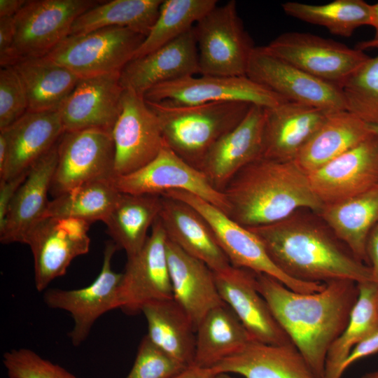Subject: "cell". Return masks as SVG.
Here are the masks:
<instances>
[{
	"label": "cell",
	"instance_id": "6da1fadb",
	"mask_svg": "<svg viewBox=\"0 0 378 378\" xmlns=\"http://www.w3.org/2000/svg\"><path fill=\"white\" fill-rule=\"evenodd\" d=\"M258 289L274 317L317 378H324L326 356L344 330L358 296V284H325L312 293L294 291L265 274H256Z\"/></svg>",
	"mask_w": 378,
	"mask_h": 378
},
{
	"label": "cell",
	"instance_id": "7a4b0ae2",
	"mask_svg": "<svg viewBox=\"0 0 378 378\" xmlns=\"http://www.w3.org/2000/svg\"><path fill=\"white\" fill-rule=\"evenodd\" d=\"M248 229L260 239L276 265L293 279L321 284L374 281L368 264L335 235L296 212L275 223Z\"/></svg>",
	"mask_w": 378,
	"mask_h": 378
},
{
	"label": "cell",
	"instance_id": "3957f363",
	"mask_svg": "<svg viewBox=\"0 0 378 378\" xmlns=\"http://www.w3.org/2000/svg\"><path fill=\"white\" fill-rule=\"evenodd\" d=\"M222 192L227 216L247 228L275 223L300 209L319 213L323 206L294 160L261 157L237 172Z\"/></svg>",
	"mask_w": 378,
	"mask_h": 378
},
{
	"label": "cell",
	"instance_id": "277c9868",
	"mask_svg": "<svg viewBox=\"0 0 378 378\" xmlns=\"http://www.w3.org/2000/svg\"><path fill=\"white\" fill-rule=\"evenodd\" d=\"M146 101L160 122L166 144L198 169L209 150L241 121L251 106L230 102L179 105Z\"/></svg>",
	"mask_w": 378,
	"mask_h": 378
},
{
	"label": "cell",
	"instance_id": "5b68a950",
	"mask_svg": "<svg viewBox=\"0 0 378 378\" xmlns=\"http://www.w3.org/2000/svg\"><path fill=\"white\" fill-rule=\"evenodd\" d=\"M163 196L183 201L201 214L231 265L269 275L298 293H312L323 288L324 284L302 281L286 274L272 261L263 244L253 232L202 198L177 190H170Z\"/></svg>",
	"mask_w": 378,
	"mask_h": 378
},
{
	"label": "cell",
	"instance_id": "8992f818",
	"mask_svg": "<svg viewBox=\"0 0 378 378\" xmlns=\"http://www.w3.org/2000/svg\"><path fill=\"white\" fill-rule=\"evenodd\" d=\"M200 75L246 76L254 47L234 0L216 6L194 26Z\"/></svg>",
	"mask_w": 378,
	"mask_h": 378
},
{
	"label": "cell",
	"instance_id": "52a82bcc",
	"mask_svg": "<svg viewBox=\"0 0 378 378\" xmlns=\"http://www.w3.org/2000/svg\"><path fill=\"white\" fill-rule=\"evenodd\" d=\"M144 38L131 29L108 27L69 35L45 57L80 78L117 73L134 58Z\"/></svg>",
	"mask_w": 378,
	"mask_h": 378
},
{
	"label": "cell",
	"instance_id": "ba28073f",
	"mask_svg": "<svg viewBox=\"0 0 378 378\" xmlns=\"http://www.w3.org/2000/svg\"><path fill=\"white\" fill-rule=\"evenodd\" d=\"M265 51L304 72L340 88L370 57L363 50L309 33H284Z\"/></svg>",
	"mask_w": 378,
	"mask_h": 378
},
{
	"label": "cell",
	"instance_id": "9c48e42d",
	"mask_svg": "<svg viewBox=\"0 0 378 378\" xmlns=\"http://www.w3.org/2000/svg\"><path fill=\"white\" fill-rule=\"evenodd\" d=\"M112 132L97 129L65 132L57 143V161L50 192L57 197L83 183L114 176Z\"/></svg>",
	"mask_w": 378,
	"mask_h": 378
},
{
	"label": "cell",
	"instance_id": "30bf717a",
	"mask_svg": "<svg viewBox=\"0 0 378 378\" xmlns=\"http://www.w3.org/2000/svg\"><path fill=\"white\" fill-rule=\"evenodd\" d=\"M102 1H27L13 17L15 50L20 61L43 57L70 35L74 21Z\"/></svg>",
	"mask_w": 378,
	"mask_h": 378
},
{
	"label": "cell",
	"instance_id": "8fae6325",
	"mask_svg": "<svg viewBox=\"0 0 378 378\" xmlns=\"http://www.w3.org/2000/svg\"><path fill=\"white\" fill-rule=\"evenodd\" d=\"M167 239L158 217L142 248L127 258L117 295L118 307L125 314L135 315L148 303L173 299Z\"/></svg>",
	"mask_w": 378,
	"mask_h": 378
},
{
	"label": "cell",
	"instance_id": "7c38bea8",
	"mask_svg": "<svg viewBox=\"0 0 378 378\" xmlns=\"http://www.w3.org/2000/svg\"><path fill=\"white\" fill-rule=\"evenodd\" d=\"M114 176L131 174L151 162L166 143L160 122L144 96L124 89L112 130Z\"/></svg>",
	"mask_w": 378,
	"mask_h": 378
},
{
	"label": "cell",
	"instance_id": "4fadbf2b",
	"mask_svg": "<svg viewBox=\"0 0 378 378\" xmlns=\"http://www.w3.org/2000/svg\"><path fill=\"white\" fill-rule=\"evenodd\" d=\"M116 189L122 193L162 196L170 190H183L197 195L226 214L229 206L223 192L205 175L191 166L167 144L142 168L127 175L113 176Z\"/></svg>",
	"mask_w": 378,
	"mask_h": 378
},
{
	"label": "cell",
	"instance_id": "5bb4252c",
	"mask_svg": "<svg viewBox=\"0 0 378 378\" xmlns=\"http://www.w3.org/2000/svg\"><path fill=\"white\" fill-rule=\"evenodd\" d=\"M90 225L78 218L46 217L27 233L23 244L29 246L33 255L38 292L64 276L74 259L88 253Z\"/></svg>",
	"mask_w": 378,
	"mask_h": 378
},
{
	"label": "cell",
	"instance_id": "9a60e30c",
	"mask_svg": "<svg viewBox=\"0 0 378 378\" xmlns=\"http://www.w3.org/2000/svg\"><path fill=\"white\" fill-rule=\"evenodd\" d=\"M144 97L147 101L179 105L230 102L264 108L287 101L247 76H190L157 85L148 90Z\"/></svg>",
	"mask_w": 378,
	"mask_h": 378
},
{
	"label": "cell",
	"instance_id": "2e32d148",
	"mask_svg": "<svg viewBox=\"0 0 378 378\" xmlns=\"http://www.w3.org/2000/svg\"><path fill=\"white\" fill-rule=\"evenodd\" d=\"M246 76L287 101L328 113L346 110L340 88L270 54L262 46L252 50Z\"/></svg>",
	"mask_w": 378,
	"mask_h": 378
},
{
	"label": "cell",
	"instance_id": "e0dca14e",
	"mask_svg": "<svg viewBox=\"0 0 378 378\" xmlns=\"http://www.w3.org/2000/svg\"><path fill=\"white\" fill-rule=\"evenodd\" d=\"M119 248L108 241L104 249L101 271L90 285L79 289H46L43 301L52 309L69 313L74 321L69 337L74 346L88 337L95 321L104 314L118 309L117 295L122 273L112 270L113 256Z\"/></svg>",
	"mask_w": 378,
	"mask_h": 378
},
{
	"label": "cell",
	"instance_id": "ac0fdd59",
	"mask_svg": "<svg viewBox=\"0 0 378 378\" xmlns=\"http://www.w3.org/2000/svg\"><path fill=\"white\" fill-rule=\"evenodd\" d=\"M323 206L359 195L378 184V135L363 141L307 174Z\"/></svg>",
	"mask_w": 378,
	"mask_h": 378
},
{
	"label": "cell",
	"instance_id": "d6986e66",
	"mask_svg": "<svg viewBox=\"0 0 378 378\" xmlns=\"http://www.w3.org/2000/svg\"><path fill=\"white\" fill-rule=\"evenodd\" d=\"M214 272L222 300L253 340L268 344L292 343L259 292L255 272L232 265Z\"/></svg>",
	"mask_w": 378,
	"mask_h": 378
},
{
	"label": "cell",
	"instance_id": "ffe728a7",
	"mask_svg": "<svg viewBox=\"0 0 378 378\" xmlns=\"http://www.w3.org/2000/svg\"><path fill=\"white\" fill-rule=\"evenodd\" d=\"M265 108L251 105L241 121L209 150L199 169L222 192L241 169L262 157Z\"/></svg>",
	"mask_w": 378,
	"mask_h": 378
},
{
	"label": "cell",
	"instance_id": "44dd1931",
	"mask_svg": "<svg viewBox=\"0 0 378 378\" xmlns=\"http://www.w3.org/2000/svg\"><path fill=\"white\" fill-rule=\"evenodd\" d=\"M120 74L80 78L58 111L64 132L91 128L112 132L124 90Z\"/></svg>",
	"mask_w": 378,
	"mask_h": 378
},
{
	"label": "cell",
	"instance_id": "7402d4cb",
	"mask_svg": "<svg viewBox=\"0 0 378 378\" xmlns=\"http://www.w3.org/2000/svg\"><path fill=\"white\" fill-rule=\"evenodd\" d=\"M200 74L198 52L193 28L170 43L138 58L120 71L124 89L142 96L151 88Z\"/></svg>",
	"mask_w": 378,
	"mask_h": 378
},
{
	"label": "cell",
	"instance_id": "603a6c76",
	"mask_svg": "<svg viewBox=\"0 0 378 378\" xmlns=\"http://www.w3.org/2000/svg\"><path fill=\"white\" fill-rule=\"evenodd\" d=\"M328 112L286 101L265 108L262 157L291 161L324 122Z\"/></svg>",
	"mask_w": 378,
	"mask_h": 378
},
{
	"label": "cell",
	"instance_id": "cb8c5ba5",
	"mask_svg": "<svg viewBox=\"0 0 378 378\" xmlns=\"http://www.w3.org/2000/svg\"><path fill=\"white\" fill-rule=\"evenodd\" d=\"M166 251L173 299L188 315L196 332L209 311L225 304L219 295L214 272L168 238Z\"/></svg>",
	"mask_w": 378,
	"mask_h": 378
},
{
	"label": "cell",
	"instance_id": "d4e9b609",
	"mask_svg": "<svg viewBox=\"0 0 378 378\" xmlns=\"http://www.w3.org/2000/svg\"><path fill=\"white\" fill-rule=\"evenodd\" d=\"M57 143L31 167L16 192L0 227L2 244H23L27 233L44 218L57 165Z\"/></svg>",
	"mask_w": 378,
	"mask_h": 378
},
{
	"label": "cell",
	"instance_id": "484cf974",
	"mask_svg": "<svg viewBox=\"0 0 378 378\" xmlns=\"http://www.w3.org/2000/svg\"><path fill=\"white\" fill-rule=\"evenodd\" d=\"M213 375L244 378H317L293 343L268 344L252 340L209 368Z\"/></svg>",
	"mask_w": 378,
	"mask_h": 378
},
{
	"label": "cell",
	"instance_id": "4316f807",
	"mask_svg": "<svg viewBox=\"0 0 378 378\" xmlns=\"http://www.w3.org/2000/svg\"><path fill=\"white\" fill-rule=\"evenodd\" d=\"M159 219L168 239L186 253L204 262L214 272L231 265L210 225L192 206L162 196Z\"/></svg>",
	"mask_w": 378,
	"mask_h": 378
},
{
	"label": "cell",
	"instance_id": "83f0119b",
	"mask_svg": "<svg viewBox=\"0 0 378 378\" xmlns=\"http://www.w3.org/2000/svg\"><path fill=\"white\" fill-rule=\"evenodd\" d=\"M8 130L10 147L0 180L29 172L64 133L59 111H27Z\"/></svg>",
	"mask_w": 378,
	"mask_h": 378
},
{
	"label": "cell",
	"instance_id": "f1b7e54d",
	"mask_svg": "<svg viewBox=\"0 0 378 378\" xmlns=\"http://www.w3.org/2000/svg\"><path fill=\"white\" fill-rule=\"evenodd\" d=\"M372 133L368 124L346 110L330 113L294 161L308 174L350 150Z\"/></svg>",
	"mask_w": 378,
	"mask_h": 378
},
{
	"label": "cell",
	"instance_id": "f546056e",
	"mask_svg": "<svg viewBox=\"0 0 378 378\" xmlns=\"http://www.w3.org/2000/svg\"><path fill=\"white\" fill-rule=\"evenodd\" d=\"M318 214L335 237L368 264L366 241L378 222V184L349 199L324 205Z\"/></svg>",
	"mask_w": 378,
	"mask_h": 378
},
{
	"label": "cell",
	"instance_id": "4dcf8cb0",
	"mask_svg": "<svg viewBox=\"0 0 378 378\" xmlns=\"http://www.w3.org/2000/svg\"><path fill=\"white\" fill-rule=\"evenodd\" d=\"M148 326L147 337L164 353L186 366L193 365L195 329L174 299L146 304L142 309Z\"/></svg>",
	"mask_w": 378,
	"mask_h": 378
},
{
	"label": "cell",
	"instance_id": "1f68e13d",
	"mask_svg": "<svg viewBox=\"0 0 378 378\" xmlns=\"http://www.w3.org/2000/svg\"><path fill=\"white\" fill-rule=\"evenodd\" d=\"M13 66L25 89L31 112L59 111L80 80L45 57L23 59Z\"/></svg>",
	"mask_w": 378,
	"mask_h": 378
},
{
	"label": "cell",
	"instance_id": "d6a6232c",
	"mask_svg": "<svg viewBox=\"0 0 378 378\" xmlns=\"http://www.w3.org/2000/svg\"><path fill=\"white\" fill-rule=\"evenodd\" d=\"M161 206L162 196L120 192L104 223L112 241L125 251L127 258L142 248Z\"/></svg>",
	"mask_w": 378,
	"mask_h": 378
},
{
	"label": "cell",
	"instance_id": "836d02e7",
	"mask_svg": "<svg viewBox=\"0 0 378 378\" xmlns=\"http://www.w3.org/2000/svg\"><path fill=\"white\" fill-rule=\"evenodd\" d=\"M193 365L209 368L253 340L226 304L209 311L196 329Z\"/></svg>",
	"mask_w": 378,
	"mask_h": 378
},
{
	"label": "cell",
	"instance_id": "e575fe53",
	"mask_svg": "<svg viewBox=\"0 0 378 378\" xmlns=\"http://www.w3.org/2000/svg\"><path fill=\"white\" fill-rule=\"evenodd\" d=\"M358 296L348 323L328 350L324 378H342L341 368L358 344L378 331V284H358Z\"/></svg>",
	"mask_w": 378,
	"mask_h": 378
},
{
	"label": "cell",
	"instance_id": "d590c367",
	"mask_svg": "<svg viewBox=\"0 0 378 378\" xmlns=\"http://www.w3.org/2000/svg\"><path fill=\"white\" fill-rule=\"evenodd\" d=\"M163 0L102 1L74 21L70 35L108 27H127L145 36L158 16Z\"/></svg>",
	"mask_w": 378,
	"mask_h": 378
},
{
	"label": "cell",
	"instance_id": "8d00e7d4",
	"mask_svg": "<svg viewBox=\"0 0 378 378\" xmlns=\"http://www.w3.org/2000/svg\"><path fill=\"white\" fill-rule=\"evenodd\" d=\"M120 195L111 178L89 181L50 201L44 218H74L91 223L104 222Z\"/></svg>",
	"mask_w": 378,
	"mask_h": 378
},
{
	"label": "cell",
	"instance_id": "74e56055",
	"mask_svg": "<svg viewBox=\"0 0 378 378\" xmlns=\"http://www.w3.org/2000/svg\"><path fill=\"white\" fill-rule=\"evenodd\" d=\"M281 8L289 16L343 37H350L361 26H370L371 5L363 0H335L322 5L288 1Z\"/></svg>",
	"mask_w": 378,
	"mask_h": 378
},
{
	"label": "cell",
	"instance_id": "f35d334b",
	"mask_svg": "<svg viewBox=\"0 0 378 378\" xmlns=\"http://www.w3.org/2000/svg\"><path fill=\"white\" fill-rule=\"evenodd\" d=\"M216 6V0H163L157 20L133 59L144 56L182 36Z\"/></svg>",
	"mask_w": 378,
	"mask_h": 378
},
{
	"label": "cell",
	"instance_id": "ab89813d",
	"mask_svg": "<svg viewBox=\"0 0 378 378\" xmlns=\"http://www.w3.org/2000/svg\"><path fill=\"white\" fill-rule=\"evenodd\" d=\"M346 110L378 127V55L370 57L340 87Z\"/></svg>",
	"mask_w": 378,
	"mask_h": 378
},
{
	"label": "cell",
	"instance_id": "60d3db41",
	"mask_svg": "<svg viewBox=\"0 0 378 378\" xmlns=\"http://www.w3.org/2000/svg\"><path fill=\"white\" fill-rule=\"evenodd\" d=\"M3 363L9 378H76L62 366L25 348L5 352Z\"/></svg>",
	"mask_w": 378,
	"mask_h": 378
},
{
	"label": "cell",
	"instance_id": "b9f144b4",
	"mask_svg": "<svg viewBox=\"0 0 378 378\" xmlns=\"http://www.w3.org/2000/svg\"><path fill=\"white\" fill-rule=\"evenodd\" d=\"M187 367L159 349L146 335L125 378H170Z\"/></svg>",
	"mask_w": 378,
	"mask_h": 378
},
{
	"label": "cell",
	"instance_id": "7bdbcfd3",
	"mask_svg": "<svg viewBox=\"0 0 378 378\" xmlns=\"http://www.w3.org/2000/svg\"><path fill=\"white\" fill-rule=\"evenodd\" d=\"M28 111L22 82L13 66L0 70V130L8 127Z\"/></svg>",
	"mask_w": 378,
	"mask_h": 378
},
{
	"label": "cell",
	"instance_id": "ee69618b",
	"mask_svg": "<svg viewBox=\"0 0 378 378\" xmlns=\"http://www.w3.org/2000/svg\"><path fill=\"white\" fill-rule=\"evenodd\" d=\"M15 30L13 18H0V64L14 66L20 61L15 50Z\"/></svg>",
	"mask_w": 378,
	"mask_h": 378
},
{
	"label": "cell",
	"instance_id": "f6af8a7d",
	"mask_svg": "<svg viewBox=\"0 0 378 378\" xmlns=\"http://www.w3.org/2000/svg\"><path fill=\"white\" fill-rule=\"evenodd\" d=\"M29 172V171L11 179L0 180V227L4 225L12 200Z\"/></svg>",
	"mask_w": 378,
	"mask_h": 378
},
{
	"label": "cell",
	"instance_id": "bcb514c9",
	"mask_svg": "<svg viewBox=\"0 0 378 378\" xmlns=\"http://www.w3.org/2000/svg\"><path fill=\"white\" fill-rule=\"evenodd\" d=\"M378 352V331L358 344L351 351L341 368V374L356 361Z\"/></svg>",
	"mask_w": 378,
	"mask_h": 378
},
{
	"label": "cell",
	"instance_id": "7dc6e473",
	"mask_svg": "<svg viewBox=\"0 0 378 378\" xmlns=\"http://www.w3.org/2000/svg\"><path fill=\"white\" fill-rule=\"evenodd\" d=\"M365 251L367 263L371 268L374 281L378 284V222L368 234Z\"/></svg>",
	"mask_w": 378,
	"mask_h": 378
},
{
	"label": "cell",
	"instance_id": "c3c4849f",
	"mask_svg": "<svg viewBox=\"0 0 378 378\" xmlns=\"http://www.w3.org/2000/svg\"><path fill=\"white\" fill-rule=\"evenodd\" d=\"M370 26L374 29L373 38L369 41L359 43L356 47L363 51L365 49L378 47V2L371 5Z\"/></svg>",
	"mask_w": 378,
	"mask_h": 378
},
{
	"label": "cell",
	"instance_id": "681fc988",
	"mask_svg": "<svg viewBox=\"0 0 378 378\" xmlns=\"http://www.w3.org/2000/svg\"><path fill=\"white\" fill-rule=\"evenodd\" d=\"M26 2V0H0V18H13Z\"/></svg>",
	"mask_w": 378,
	"mask_h": 378
},
{
	"label": "cell",
	"instance_id": "f907efd6",
	"mask_svg": "<svg viewBox=\"0 0 378 378\" xmlns=\"http://www.w3.org/2000/svg\"><path fill=\"white\" fill-rule=\"evenodd\" d=\"M170 378H215L206 368L192 365Z\"/></svg>",
	"mask_w": 378,
	"mask_h": 378
},
{
	"label": "cell",
	"instance_id": "816d5d0a",
	"mask_svg": "<svg viewBox=\"0 0 378 378\" xmlns=\"http://www.w3.org/2000/svg\"><path fill=\"white\" fill-rule=\"evenodd\" d=\"M10 147L9 135L7 128L0 130V172L5 167Z\"/></svg>",
	"mask_w": 378,
	"mask_h": 378
},
{
	"label": "cell",
	"instance_id": "f5cc1de1",
	"mask_svg": "<svg viewBox=\"0 0 378 378\" xmlns=\"http://www.w3.org/2000/svg\"><path fill=\"white\" fill-rule=\"evenodd\" d=\"M361 378H378V370L367 372Z\"/></svg>",
	"mask_w": 378,
	"mask_h": 378
},
{
	"label": "cell",
	"instance_id": "db71d44e",
	"mask_svg": "<svg viewBox=\"0 0 378 378\" xmlns=\"http://www.w3.org/2000/svg\"><path fill=\"white\" fill-rule=\"evenodd\" d=\"M215 378H236V377H234L230 375V374H219L216 375Z\"/></svg>",
	"mask_w": 378,
	"mask_h": 378
},
{
	"label": "cell",
	"instance_id": "11a10c76",
	"mask_svg": "<svg viewBox=\"0 0 378 378\" xmlns=\"http://www.w3.org/2000/svg\"><path fill=\"white\" fill-rule=\"evenodd\" d=\"M370 127L372 130V131H373L374 133H376L378 135V127L377 126L370 125Z\"/></svg>",
	"mask_w": 378,
	"mask_h": 378
},
{
	"label": "cell",
	"instance_id": "9f6ffc18",
	"mask_svg": "<svg viewBox=\"0 0 378 378\" xmlns=\"http://www.w3.org/2000/svg\"><path fill=\"white\" fill-rule=\"evenodd\" d=\"M377 306H378V294H377Z\"/></svg>",
	"mask_w": 378,
	"mask_h": 378
}]
</instances>
